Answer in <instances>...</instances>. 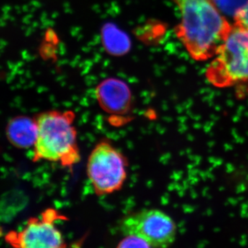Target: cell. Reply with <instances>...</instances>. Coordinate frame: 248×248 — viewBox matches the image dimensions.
<instances>
[{"label":"cell","instance_id":"10","mask_svg":"<svg viewBox=\"0 0 248 248\" xmlns=\"http://www.w3.org/2000/svg\"><path fill=\"white\" fill-rule=\"evenodd\" d=\"M117 248H152L146 241L136 235H125Z\"/></svg>","mask_w":248,"mask_h":248},{"label":"cell","instance_id":"11","mask_svg":"<svg viewBox=\"0 0 248 248\" xmlns=\"http://www.w3.org/2000/svg\"><path fill=\"white\" fill-rule=\"evenodd\" d=\"M234 24L236 27L248 31V1L236 10L234 16Z\"/></svg>","mask_w":248,"mask_h":248},{"label":"cell","instance_id":"1","mask_svg":"<svg viewBox=\"0 0 248 248\" xmlns=\"http://www.w3.org/2000/svg\"><path fill=\"white\" fill-rule=\"evenodd\" d=\"M171 1L177 6L181 16L174 32L191 58L197 62L213 59L233 24L212 0Z\"/></svg>","mask_w":248,"mask_h":248},{"label":"cell","instance_id":"5","mask_svg":"<svg viewBox=\"0 0 248 248\" xmlns=\"http://www.w3.org/2000/svg\"><path fill=\"white\" fill-rule=\"evenodd\" d=\"M124 235H136L153 248H167L174 243L177 226L167 214L156 209H148L128 215L121 224Z\"/></svg>","mask_w":248,"mask_h":248},{"label":"cell","instance_id":"3","mask_svg":"<svg viewBox=\"0 0 248 248\" xmlns=\"http://www.w3.org/2000/svg\"><path fill=\"white\" fill-rule=\"evenodd\" d=\"M205 78L217 88L248 81V31L233 24L205 71Z\"/></svg>","mask_w":248,"mask_h":248},{"label":"cell","instance_id":"9","mask_svg":"<svg viewBox=\"0 0 248 248\" xmlns=\"http://www.w3.org/2000/svg\"><path fill=\"white\" fill-rule=\"evenodd\" d=\"M100 32L103 47L109 55L115 57L124 56L131 49L130 37L114 23L104 24Z\"/></svg>","mask_w":248,"mask_h":248},{"label":"cell","instance_id":"6","mask_svg":"<svg viewBox=\"0 0 248 248\" xmlns=\"http://www.w3.org/2000/svg\"><path fill=\"white\" fill-rule=\"evenodd\" d=\"M58 216L53 209H48L42 218H32L22 231L11 236L14 248H62V233L54 224Z\"/></svg>","mask_w":248,"mask_h":248},{"label":"cell","instance_id":"7","mask_svg":"<svg viewBox=\"0 0 248 248\" xmlns=\"http://www.w3.org/2000/svg\"><path fill=\"white\" fill-rule=\"evenodd\" d=\"M95 93L99 105L108 113L123 115L131 109L133 95L123 80L107 78L98 85Z\"/></svg>","mask_w":248,"mask_h":248},{"label":"cell","instance_id":"4","mask_svg":"<svg viewBox=\"0 0 248 248\" xmlns=\"http://www.w3.org/2000/svg\"><path fill=\"white\" fill-rule=\"evenodd\" d=\"M127 167L125 156L110 142L102 140L90 154L86 172L95 193L104 196L122 189L127 179Z\"/></svg>","mask_w":248,"mask_h":248},{"label":"cell","instance_id":"8","mask_svg":"<svg viewBox=\"0 0 248 248\" xmlns=\"http://www.w3.org/2000/svg\"><path fill=\"white\" fill-rule=\"evenodd\" d=\"M6 135L11 144L19 149H28L35 145L37 135L35 119L17 116L6 125Z\"/></svg>","mask_w":248,"mask_h":248},{"label":"cell","instance_id":"2","mask_svg":"<svg viewBox=\"0 0 248 248\" xmlns=\"http://www.w3.org/2000/svg\"><path fill=\"white\" fill-rule=\"evenodd\" d=\"M72 111L48 110L35 117L37 135L33 146L34 161L59 163L71 168L79 162L78 133Z\"/></svg>","mask_w":248,"mask_h":248}]
</instances>
